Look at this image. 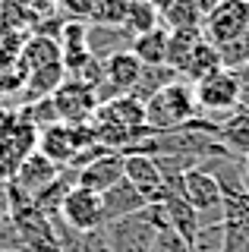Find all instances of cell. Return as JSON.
<instances>
[{"label": "cell", "mask_w": 249, "mask_h": 252, "mask_svg": "<svg viewBox=\"0 0 249 252\" xmlns=\"http://www.w3.org/2000/svg\"><path fill=\"white\" fill-rule=\"evenodd\" d=\"M155 26H161V16L158 10L149 3V0H126V16H123V29L129 32V35H142V32H149Z\"/></svg>", "instance_id": "obj_24"}, {"label": "cell", "mask_w": 249, "mask_h": 252, "mask_svg": "<svg viewBox=\"0 0 249 252\" xmlns=\"http://www.w3.org/2000/svg\"><path fill=\"white\" fill-rule=\"evenodd\" d=\"M60 170H63V167H57L54 161H48L41 152H32L26 161L19 164L16 177L6 183V189H10V192H19V195H26V199L35 202V195H41L44 189H48L54 180L60 177Z\"/></svg>", "instance_id": "obj_10"}, {"label": "cell", "mask_w": 249, "mask_h": 252, "mask_svg": "<svg viewBox=\"0 0 249 252\" xmlns=\"http://www.w3.org/2000/svg\"><path fill=\"white\" fill-rule=\"evenodd\" d=\"M202 29H183V32H167V54H164V63L170 69H174L177 76L183 73L186 60H189V54L196 51V44L202 41Z\"/></svg>", "instance_id": "obj_20"}, {"label": "cell", "mask_w": 249, "mask_h": 252, "mask_svg": "<svg viewBox=\"0 0 249 252\" xmlns=\"http://www.w3.org/2000/svg\"><path fill=\"white\" fill-rule=\"evenodd\" d=\"M215 139L221 142V148L227 152L230 158H246L249 155V110L237 107L218 123L215 129Z\"/></svg>", "instance_id": "obj_13"}, {"label": "cell", "mask_w": 249, "mask_h": 252, "mask_svg": "<svg viewBox=\"0 0 249 252\" xmlns=\"http://www.w3.org/2000/svg\"><path fill=\"white\" fill-rule=\"evenodd\" d=\"M221 69V54H218V44L212 41H202L196 44V51L189 54V60H186V66H183V73L180 79H186V82H199V79H205V76H212Z\"/></svg>", "instance_id": "obj_19"}, {"label": "cell", "mask_w": 249, "mask_h": 252, "mask_svg": "<svg viewBox=\"0 0 249 252\" xmlns=\"http://www.w3.org/2000/svg\"><path fill=\"white\" fill-rule=\"evenodd\" d=\"M123 180H126L149 205L164 202V195H167V183H164V177H161L155 158H149V155H139V152L123 155Z\"/></svg>", "instance_id": "obj_9"}, {"label": "cell", "mask_w": 249, "mask_h": 252, "mask_svg": "<svg viewBox=\"0 0 249 252\" xmlns=\"http://www.w3.org/2000/svg\"><path fill=\"white\" fill-rule=\"evenodd\" d=\"M0 252H22V249H16V246H0Z\"/></svg>", "instance_id": "obj_32"}, {"label": "cell", "mask_w": 249, "mask_h": 252, "mask_svg": "<svg viewBox=\"0 0 249 252\" xmlns=\"http://www.w3.org/2000/svg\"><path fill=\"white\" fill-rule=\"evenodd\" d=\"M123 180V155L120 152H107L98 155L92 161H85L79 167V177H76V186L92 189V192H107L111 186H117Z\"/></svg>", "instance_id": "obj_11"}, {"label": "cell", "mask_w": 249, "mask_h": 252, "mask_svg": "<svg viewBox=\"0 0 249 252\" xmlns=\"http://www.w3.org/2000/svg\"><path fill=\"white\" fill-rule=\"evenodd\" d=\"M95 126H114V129H145V104H139L129 94L104 101L95 110Z\"/></svg>", "instance_id": "obj_12"}, {"label": "cell", "mask_w": 249, "mask_h": 252, "mask_svg": "<svg viewBox=\"0 0 249 252\" xmlns=\"http://www.w3.org/2000/svg\"><path fill=\"white\" fill-rule=\"evenodd\" d=\"M202 114L196 104V89L186 79H177V82L164 85L161 92H155L149 101H145V126L152 132H174L183 129L189 120H196Z\"/></svg>", "instance_id": "obj_1"}, {"label": "cell", "mask_w": 249, "mask_h": 252, "mask_svg": "<svg viewBox=\"0 0 249 252\" xmlns=\"http://www.w3.org/2000/svg\"><path fill=\"white\" fill-rule=\"evenodd\" d=\"M69 230H79V233H89V230H98L104 227V202H101L98 192L92 189H82V186H73L66 192L63 205H60V215H57Z\"/></svg>", "instance_id": "obj_7"}, {"label": "cell", "mask_w": 249, "mask_h": 252, "mask_svg": "<svg viewBox=\"0 0 249 252\" xmlns=\"http://www.w3.org/2000/svg\"><path fill=\"white\" fill-rule=\"evenodd\" d=\"M51 224H54V230H57L60 252H111V243H107V227L79 233V230H69L60 218H54Z\"/></svg>", "instance_id": "obj_16"}, {"label": "cell", "mask_w": 249, "mask_h": 252, "mask_svg": "<svg viewBox=\"0 0 249 252\" xmlns=\"http://www.w3.org/2000/svg\"><path fill=\"white\" fill-rule=\"evenodd\" d=\"M183 199L196 208L199 224H215L224 220V189L218 177L205 167H196L183 177Z\"/></svg>", "instance_id": "obj_4"}, {"label": "cell", "mask_w": 249, "mask_h": 252, "mask_svg": "<svg viewBox=\"0 0 249 252\" xmlns=\"http://www.w3.org/2000/svg\"><path fill=\"white\" fill-rule=\"evenodd\" d=\"M51 104H54V114H57L60 123H69V126H85L95 120V110H98V92L92 89L89 82L69 76L57 85V92L51 94Z\"/></svg>", "instance_id": "obj_3"}, {"label": "cell", "mask_w": 249, "mask_h": 252, "mask_svg": "<svg viewBox=\"0 0 249 252\" xmlns=\"http://www.w3.org/2000/svg\"><path fill=\"white\" fill-rule=\"evenodd\" d=\"M192 3H196V6H199V13H202V16H208V13H212V10H215V6H221V3H224V0H192Z\"/></svg>", "instance_id": "obj_29"}, {"label": "cell", "mask_w": 249, "mask_h": 252, "mask_svg": "<svg viewBox=\"0 0 249 252\" xmlns=\"http://www.w3.org/2000/svg\"><path fill=\"white\" fill-rule=\"evenodd\" d=\"M92 60V51H89V26L82 22H69L63 29V47H60V63L69 76H76L85 63Z\"/></svg>", "instance_id": "obj_15"}, {"label": "cell", "mask_w": 249, "mask_h": 252, "mask_svg": "<svg viewBox=\"0 0 249 252\" xmlns=\"http://www.w3.org/2000/svg\"><path fill=\"white\" fill-rule=\"evenodd\" d=\"M129 51L136 54V60L142 66H167L164 63V54H167V29L164 26H155L149 32L133 38Z\"/></svg>", "instance_id": "obj_18"}, {"label": "cell", "mask_w": 249, "mask_h": 252, "mask_svg": "<svg viewBox=\"0 0 249 252\" xmlns=\"http://www.w3.org/2000/svg\"><path fill=\"white\" fill-rule=\"evenodd\" d=\"M0 117H3V114H0Z\"/></svg>", "instance_id": "obj_33"}, {"label": "cell", "mask_w": 249, "mask_h": 252, "mask_svg": "<svg viewBox=\"0 0 249 252\" xmlns=\"http://www.w3.org/2000/svg\"><path fill=\"white\" fill-rule=\"evenodd\" d=\"M205 16L199 13V6L192 0H170L161 10V26L167 32H183V29H202Z\"/></svg>", "instance_id": "obj_21"}, {"label": "cell", "mask_w": 249, "mask_h": 252, "mask_svg": "<svg viewBox=\"0 0 249 252\" xmlns=\"http://www.w3.org/2000/svg\"><path fill=\"white\" fill-rule=\"evenodd\" d=\"M189 252H224V220L199 224L196 236L189 240Z\"/></svg>", "instance_id": "obj_25"}, {"label": "cell", "mask_w": 249, "mask_h": 252, "mask_svg": "<svg viewBox=\"0 0 249 252\" xmlns=\"http://www.w3.org/2000/svg\"><path fill=\"white\" fill-rule=\"evenodd\" d=\"M218 54H221V66L224 69H243V66H249V35L221 44Z\"/></svg>", "instance_id": "obj_26"}, {"label": "cell", "mask_w": 249, "mask_h": 252, "mask_svg": "<svg viewBox=\"0 0 249 252\" xmlns=\"http://www.w3.org/2000/svg\"><path fill=\"white\" fill-rule=\"evenodd\" d=\"M240 170H243V177H246V183H249V155L240 158Z\"/></svg>", "instance_id": "obj_31"}, {"label": "cell", "mask_w": 249, "mask_h": 252, "mask_svg": "<svg viewBox=\"0 0 249 252\" xmlns=\"http://www.w3.org/2000/svg\"><path fill=\"white\" fill-rule=\"evenodd\" d=\"M237 73H240V107L249 110V66L237 69Z\"/></svg>", "instance_id": "obj_28"}, {"label": "cell", "mask_w": 249, "mask_h": 252, "mask_svg": "<svg viewBox=\"0 0 249 252\" xmlns=\"http://www.w3.org/2000/svg\"><path fill=\"white\" fill-rule=\"evenodd\" d=\"M202 35L218 47L249 35V0H224L221 6H215L202 22Z\"/></svg>", "instance_id": "obj_6"}, {"label": "cell", "mask_w": 249, "mask_h": 252, "mask_svg": "<svg viewBox=\"0 0 249 252\" xmlns=\"http://www.w3.org/2000/svg\"><path fill=\"white\" fill-rule=\"evenodd\" d=\"M10 218V202H6V186L0 183V220Z\"/></svg>", "instance_id": "obj_30"}, {"label": "cell", "mask_w": 249, "mask_h": 252, "mask_svg": "<svg viewBox=\"0 0 249 252\" xmlns=\"http://www.w3.org/2000/svg\"><path fill=\"white\" fill-rule=\"evenodd\" d=\"M101 202H104V220H107V224H111V220H117V218L136 215V211H142L145 205H149L133 186L126 183V180H120V183L111 186L107 192H101Z\"/></svg>", "instance_id": "obj_17"}, {"label": "cell", "mask_w": 249, "mask_h": 252, "mask_svg": "<svg viewBox=\"0 0 249 252\" xmlns=\"http://www.w3.org/2000/svg\"><path fill=\"white\" fill-rule=\"evenodd\" d=\"M196 89V104L208 114H230L240 107V73L237 69H218V73L192 82Z\"/></svg>", "instance_id": "obj_5"}, {"label": "cell", "mask_w": 249, "mask_h": 252, "mask_svg": "<svg viewBox=\"0 0 249 252\" xmlns=\"http://www.w3.org/2000/svg\"><path fill=\"white\" fill-rule=\"evenodd\" d=\"M149 252H189V243H186L177 230H170L167 224H158Z\"/></svg>", "instance_id": "obj_27"}, {"label": "cell", "mask_w": 249, "mask_h": 252, "mask_svg": "<svg viewBox=\"0 0 249 252\" xmlns=\"http://www.w3.org/2000/svg\"><path fill=\"white\" fill-rule=\"evenodd\" d=\"M158 211H161V224H167L170 230H177L186 243L196 236V230H199V215H196V208H192V205L186 202L180 192H170V189H167L164 202H158Z\"/></svg>", "instance_id": "obj_14"}, {"label": "cell", "mask_w": 249, "mask_h": 252, "mask_svg": "<svg viewBox=\"0 0 249 252\" xmlns=\"http://www.w3.org/2000/svg\"><path fill=\"white\" fill-rule=\"evenodd\" d=\"M101 63H104V79H101V85H98V101L101 104L133 92L136 79L142 73V63L136 60L133 51H117Z\"/></svg>", "instance_id": "obj_8"}, {"label": "cell", "mask_w": 249, "mask_h": 252, "mask_svg": "<svg viewBox=\"0 0 249 252\" xmlns=\"http://www.w3.org/2000/svg\"><path fill=\"white\" fill-rule=\"evenodd\" d=\"M177 79H180V76H177L170 66H142V73H139L133 92H129V98H136L139 104H145L155 92H161L164 85L177 82Z\"/></svg>", "instance_id": "obj_23"}, {"label": "cell", "mask_w": 249, "mask_h": 252, "mask_svg": "<svg viewBox=\"0 0 249 252\" xmlns=\"http://www.w3.org/2000/svg\"><path fill=\"white\" fill-rule=\"evenodd\" d=\"M158 224H161L158 205H145L136 215H126V218H117L111 224H104L111 252H149Z\"/></svg>", "instance_id": "obj_2"}, {"label": "cell", "mask_w": 249, "mask_h": 252, "mask_svg": "<svg viewBox=\"0 0 249 252\" xmlns=\"http://www.w3.org/2000/svg\"><path fill=\"white\" fill-rule=\"evenodd\" d=\"M22 57V73H32V69H41V66H54L60 63V44L54 38H32L26 44V51H19Z\"/></svg>", "instance_id": "obj_22"}]
</instances>
